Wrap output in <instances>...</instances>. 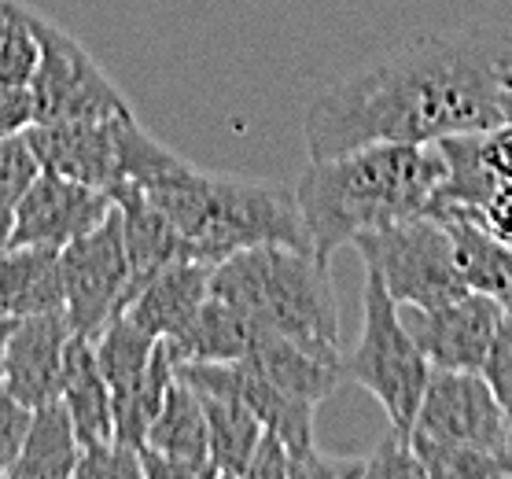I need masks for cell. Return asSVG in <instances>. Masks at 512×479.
I'll return each mask as SVG.
<instances>
[{
    "instance_id": "1",
    "label": "cell",
    "mask_w": 512,
    "mask_h": 479,
    "mask_svg": "<svg viewBox=\"0 0 512 479\" xmlns=\"http://www.w3.org/2000/svg\"><path fill=\"white\" fill-rule=\"evenodd\" d=\"M512 34L490 26L417 34L328 85L303 118L310 159L365 144H435L505 122Z\"/></svg>"
},
{
    "instance_id": "2",
    "label": "cell",
    "mask_w": 512,
    "mask_h": 479,
    "mask_svg": "<svg viewBox=\"0 0 512 479\" xmlns=\"http://www.w3.org/2000/svg\"><path fill=\"white\" fill-rule=\"evenodd\" d=\"M439 144H365L354 152L310 159L295 181L310 244L325 262L361 233L428 214L443 185Z\"/></svg>"
},
{
    "instance_id": "3",
    "label": "cell",
    "mask_w": 512,
    "mask_h": 479,
    "mask_svg": "<svg viewBox=\"0 0 512 479\" xmlns=\"http://www.w3.org/2000/svg\"><path fill=\"white\" fill-rule=\"evenodd\" d=\"M140 192L177 225L188 258L207 266L266 244L314 251L295 188L280 181L210 174L188 163L174 177Z\"/></svg>"
},
{
    "instance_id": "4",
    "label": "cell",
    "mask_w": 512,
    "mask_h": 479,
    "mask_svg": "<svg viewBox=\"0 0 512 479\" xmlns=\"http://www.w3.org/2000/svg\"><path fill=\"white\" fill-rule=\"evenodd\" d=\"M210 295L251 317L258 328L343 362L339 306L328 262L306 247L266 244L236 251L210 273Z\"/></svg>"
},
{
    "instance_id": "5",
    "label": "cell",
    "mask_w": 512,
    "mask_h": 479,
    "mask_svg": "<svg viewBox=\"0 0 512 479\" xmlns=\"http://www.w3.org/2000/svg\"><path fill=\"white\" fill-rule=\"evenodd\" d=\"M431 365L409 332L402 306L387 295L376 269L365 266L361 288V336L358 347L343 358V380L365 387L387 413L391 428L413 432L420 395Z\"/></svg>"
},
{
    "instance_id": "6",
    "label": "cell",
    "mask_w": 512,
    "mask_h": 479,
    "mask_svg": "<svg viewBox=\"0 0 512 479\" xmlns=\"http://www.w3.org/2000/svg\"><path fill=\"white\" fill-rule=\"evenodd\" d=\"M350 247L365 266L380 273L387 295L402 310H435L468 292L457 266L454 236L435 214H417L406 222L361 233Z\"/></svg>"
},
{
    "instance_id": "7",
    "label": "cell",
    "mask_w": 512,
    "mask_h": 479,
    "mask_svg": "<svg viewBox=\"0 0 512 479\" xmlns=\"http://www.w3.org/2000/svg\"><path fill=\"white\" fill-rule=\"evenodd\" d=\"M41 59L30 78L37 100V126L48 122H104V118L133 115L126 93L89 56V48L59 23L34 12Z\"/></svg>"
},
{
    "instance_id": "8",
    "label": "cell",
    "mask_w": 512,
    "mask_h": 479,
    "mask_svg": "<svg viewBox=\"0 0 512 479\" xmlns=\"http://www.w3.org/2000/svg\"><path fill=\"white\" fill-rule=\"evenodd\" d=\"M63 310L78 336L96 339L129 303V262L118 207L93 233L70 240L59 251Z\"/></svg>"
},
{
    "instance_id": "9",
    "label": "cell",
    "mask_w": 512,
    "mask_h": 479,
    "mask_svg": "<svg viewBox=\"0 0 512 479\" xmlns=\"http://www.w3.org/2000/svg\"><path fill=\"white\" fill-rule=\"evenodd\" d=\"M413 435L450 446L479 450H512L509 424L483 373L461 369H431L420 395Z\"/></svg>"
},
{
    "instance_id": "10",
    "label": "cell",
    "mask_w": 512,
    "mask_h": 479,
    "mask_svg": "<svg viewBox=\"0 0 512 479\" xmlns=\"http://www.w3.org/2000/svg\"><path fill=\"white\" fill-rule=\"evenodd\" d=\"M505 310L509 306H501L490 295L465 292L461 299L435 310H409L406 325L431 369L483 373Z\"/></svg>"
},
{
    "instance_id": "11",
    "label": "cell",
    "mask_w": 512,
    "mask_h": 479,
    "mask_svg": "<svg viewBox=\"0 0 512 479\" xmlns=\"http://www.w3.org/2000/svg\"><path fill=\"white\" fill-rule=\"evenodd\" d=\"M111 211H115L111 192L41 170L15 207L12 244L67 247L70 240L93 233Z\"/></svg>"
},
{
    "instance_id": "12",
    "label": "cell",
    "mask_w": 512,
    "mask_h": 479,
    "mask_svg": "<svg viewBox=\"0 0 512 479\" xmlns=\"http://www.w3.org/2000/svg\"><path fill=\"white\" fill-rule=\"evenodd\" d=\"M70 336L74 328L67 321V310L15 317L0 354V387L30 409L56 402Z\"/></svg>"
},
{
    "instance_id": "13",
    "label": "cell",
    "mask_w": 512,
    "mask_h": 479,
    "mask_svg": "<svg viewBox=\"0 0 512 479\" xmlns=\"http://www.w3.org/2000/svg\"><path fill=\"white\" fill-rule=\"evenodd\" d=\"M140 465L148 479L163 476H210V435L207 413L192 387L177 376L166 391L163 406L148 424Z\"/></svg>"
},
{
    "instance_id": "14",
    "label": "cell",
    "mask_w": 512,
    "mask_h": 479,
    "mask_svg": "<svg viewBox=\"0 0 512 479\" xmlns=\"http://www.w3.org/2000/svg\"><path fill=\"white\" fill-rule=\"evenodd\" d=\"M122 118H104V122H48L34 126L26 141L34 148L41 170H52L59 177L82 181L93 188L118 185V126Z\"/></svg>"
},
{
    "instance_id": "15",
    "label": "cell",
    "mask_w": 512,
    "mask_h": 479,
    "mask_svg": "<svg viewBox=\"0 0 512 479\" xmlns=\"http://www.w3.org/2000/svg\"><path fill=\"white\" fill-rule=\"evenodd\" d=\"M210 273H214V266L196 262V258L170 262V266L159 269L152 281L129 299V306L122 314L155 339L177 336L199 314V306L207 303Z\"/></svg>"
},
{
    "instance_id": "16",
    "label": "cell",
    "mask_w": 512,
    "mask_h": 479,
    "mask_svg": "<svg viewBox=\"0 0 512 479\" xmlns=\"http://www.w3.org/2000/svg\"><path fill=\"white\" fill-rule=\"evenodd\" d=\"M111 199H115L118 218H122V240H126V262H129V299H133L159 269L188 258V251L181 233H177V225L140 188L118 185L111 192Z\"/></svg>"
},
{
    "instance_id": "17",
    "label": "cell",
    "mask_w": 512,
    "mask_h": 479,
    "mask_svg": "<svg viewBox=\"0 0 512 479\" xmlns=\"http://www.w3.org/2000/svg\"><path fill=\"white\" fill-rule=\"evenodd\" d=\"M59 402L67 406L70 424L78 432V443L96 446L115 439V406H111V387H107L100 362H96L93 339L70 336L67 354H63V384H59Z\"/></svg>"
},
{
    "instance_id": "18",
    "label": "cell",
    "mask_w": 512,
    "mask_h": 479,
    "mask_svg": "<svg viewBox=\"0 0 512 479\" xmlns=\"http://www.w3.org/2000/svg\"><path fill=\"white\" fill-rule=\"evenodd\" d=\"M244 362L277 391L303 398L310 406H321L343 384V362L321 358V354L306 351L295 339H284L277 332H262Z\"/></svg>"
},
{
    "instance_id": "19",
    "label": "cell",
    "mask_w": 512,
    "mask_h": 479,
    "mask_svg": "<svg viewBox=\"0 0 512 479\" xmlns=\"http://www.w3.org/2000/svg\"><path fill=\"white\" fill-rule=\"evenodd\" d=\"M63 247L12 244L0 251V314L26 317L63 310Z\"/></svg>"
},
{
    "instance_id": "20",
    "label": "cell",
    "mask_w": 512,
    "mask_h": 479,
    "mask_svg": "<svg viewBox=\"0 0 512 479\" xmlns=\"http://www.w3.org/2000/svg\"><path fill=\"white\" fill-rule=\"evenodd\" d=\"M266 328H258L251 317L233 310L229 303L207 295V303L199 306V314L181 328L177 336L163 339L174 365L181 362H244L255 339Z\"/></svg>"
},
{
    "instance_id": "21",
    "label": "cell",
    "mask_w": 512,
    "mask_h": 479,
    "mask_svg": "<svg viewBox=\"0 0 512 479\" xmlns=\"http://www.w3.org/2000/svg\"><path fill=\"white\" fill-rule=\"evenodd\" d=\"M443 218L457 247V266L465 277L468 292L490 295L501 306H512V244L498 240L487 225L461 211L435 214Z\"/></svg>"
},
{
    "instance_id": "22",
    "label": "cell",
    "mask_w": 512,
    "mask_h": 479,
    "mask_svg": "<svg viewBox=\"0 0 512 479\" xmlns=\"http://www.w3.org/2000/svg\"><path fill=\"white\" fill-rule=\"evenodd\" d=\"M82 457L78 432L70 424V413L63 402H45L30 417L23 454L12 465L8 479H70Z\"/></svg>"
},
{
    "instance_id": "23",
    "label": "cell",
    "mask_w": 512,
    "mask_h": 479,
    "mask_svg": "<svg viewBox=\"0 0 512 479\" xmlns=\"http://www.w3.org/2000/svg\"><path fill=\"white\" fill-rule=\"evenodd\" d=\"M210 435V476H244L247 461L262 439L255 409L236 395H199Z\"/></svg>"
},
{
    "instance_id": "24",
    "label": "cell",
    "mask_w": 512,
    "mask_h": 479,
    "mask_svg": "<svg viewBox=\"0 0 512 479\" xmlns=\"http://www.w3.org/2000/svg\"><path fill=\"white\" fill-rule=\"evenodd\" d=\"M155 343H159V339L148 336L140 325H133L126 314H118L115 321L93 339L96 362H100V373H104L107 387H111V398L126 395V391H133V387L144 380Z\"/></svg>"
},
{
    "instance_id": "25",
    "label": "cell",
    "mask_w": 512,
    "mask_h": 479,
    "mask_svg": "<svg viewBox=\"0 0 512 479\" xmlns=\"http://www.w3.org/2000/svg\"><path fill=\"white\" fill-rule=\"evenodd\" d=\"M424 476L431 479H501L512 476V450H479V446H450L420 439L409 432Z\"/></svg>"
},
{
    "instance_id": "26",
    "label": "cell",
    "mask_w": 512,
    "mask_h": 479,
    "mask_svg": "<svg viewBox=\"0 0 512 479\" xmlns=\"http://www.w3.org/2000/svg\"><path fill=\"white\" fill-rule=\"evenodd\" d=\"M41 59L34 8L0 0V82L30 85Z\"/></svg>"
},
{
    "instance_id": "27",
    "label": "cell",
    "mask_w": 512,
    "mask_h": 479,
    "mask_svg": "<svg viewBox=\"0 0 512 479\" xmlns=\"http://www.w3.org/2000/svg\"><path fill=\"white\" fill-rule=\"evenodd\" d=\"M78 479H140L144 476V465H140V450L129 443H118V439H107V443L85 446L82 457H78V468H74Z\"/></svg>"
},
{
    "instance_id": "28",
    "label": "cell",
    "mask_w": 512,
    "mask_h": 479,
    "mask_svg": "<svg viewBox=\"0 0 512 479\" xmlns=\"http://www.w3.org/2000/svg\"><path fill=\"white\" fill-rule=\"evenodd\" d=\"M365 476L369 479H409V476H424V465H420L417 450H413V439L402 428H387V435L376 443L373 457L365 461Z\"/></svg>"
},
{
    "instance_id": "29",
    "label": "cell",
    "mask_w": 512,
    "mask_h": 479,
    "mask_svg": "<svg viewBox=\"0 0 512 479\" xmlns=\"http://www.w3.org/2000/svg\"><path fill=\"white\" fill-rule=\"evenodd\" d=\"M483 376H487L490 391H494L501 413H505V424H509V446H512V306L505 310V317H501L498 339H494V347H490Z\"/></svg>"
},
{
    "instance_id": "30",
    "label": "cell",
    "mask_w": 512,
    "mask_h": 479,
    "mask_svg": "<svg viewBox=\"0 0 512 479\" xmlns=\"http://www.w3.org/2000/svg\"><path fill=\"white\" fill-rule=\"evenodd\" d=\"M30 417H34V409L0 387V479H8L12 465L19 461V454H23L26 432H30Z\"/></svg>"
},
{
    "instance_id": "31",
    "label": "cell",
    "mask_w": 512,
    "mask_h": 479,
    "mask_svg": "<svg viewBox=\"0 0 512 479\" xmlns=\"http://www.w3.org/2000/svg\"><path fill=\"white\" fill-rule=\"evenodd\" d=\"M37 126V100L30 85L0 82V137H26Z\"/></svg>"
},
{
    "instance_id": "32",
    "label": "cell",
    "mask_w": 512,
    "mask_h": 479,
    "mask_svg": "<svg viewBox=\"0 0 512 479\" xmlns=\"http://www.w3.org/2000/svg\"><path fill=\"white\" fill-rule=\"evenodd\" d=\"M247 479H295V454L273 432H262L255 454L247 461Z\"/></svg>"
},
{
    "instance_id": "33",
    "label": "cell",
    "mask_w": 512,
    "mask_h": 479,
    "mask_svg": "<svg viewBox=\"0 0 512 479\" xmlns=\"http://www.w3.org/2000/svg\"><path fill=\"white\" fill-rule=\"evenodd\" d=\"M483 159L494 170L498 181L512 185V122H498V126L483 129Z\"/></svg>"
},
{
    "instance_id": "34",
    "label": "cell",
    "mask_w": 512,
    "mask_h": 479,
    "mask_svg": "<svg viewBox=\"0 0 512 479\" xmlns=\"http://www.w3.org/2000/svg\"><path fill=\"white\" fill-rule=\"evenodd\" d=\"M479 222L487 225V229L498 236V240L512 244V185H509V181H501V185L494 188V196L483 203V211H479Z\"/></svg>"
},
{
    "instance_id": "35",
    "label": "cell",
    "mask_w": 512,
    "mask_h": 479,
    "mask_svg": "<svg viewBox=\"0 0 512 479\" xmlns=\"http://www.w3.org/2000/svg\"><path fill=\"white\" fill-rule=\"evenodd\" d=\"M12 325H15V317H4V314H0V354H4V339H8Z\"/></svg>"
},
{
    "instance_id": "36",
    "label": "cell",
    "mask_w": 512,
    "mask_h": 479,
    "mask_svg": "<svg viewBox=\"0 0 512 479\" xmlns=\"http://www.w3.org/2000/svg\"><path fill=\"white\" fill-rule=\"evenodd\" d=\"M505 118L512 122V89H505Z\"/></svg>"
},
{
    "instance_id": "37",
    "label": "cell",
    "mask_w": 512,
    "mask_h": 479,
    "mask_svg": "<svg viewBox=\"0 0 512 479\" xmlns=\"http://www.w3.org/2000/svg\"><path fill=\"white\" fill-rule=\"evenodd\" d=\"M505 89H512V71H509V78H505Z\"/></svg>"
}]
</instances>
